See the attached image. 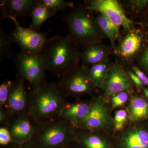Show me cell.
<instances>
[{
    "mask_svg": "<svg viewBox=\"0 0 148 148\" xmlns=\"http://www.w3.org/2000/svg\"><path fill=\"white\" fill-rule=\"evenodd\" d=\"M9 19L12 20L15 25L10 36L12 42L19 46L21 50L42 54L47 40L46 35L21 27L16 18L10 17Z\"/></svg>",
    "mask_w": 148,
    "mask_h": 148,
    "instance_id": "9c48e42d",
    "label": "cell"
},
{
    "mask_svg": "<svg viewBox=\"0 0 148 148\" xmlns=\"http://www.w3.org/2000/svg\"><path fill=\"white\" fill-rule=\"evenodd\" d=\"M141 24L140 27L143 28V30L148 35V10L145 16L142 21L139 22Z\"/></svg>",
    "mask_w": 148,
    "mask_h": 148,
    "instance_id": "836d02e7",
    "label": "cell"
},
{
    "mask_svg": "<svg viewBox=\"0 0 148 148\" xmlns=\"http://www.w3.org/2000/svg\"><path fill=\"white\" fill-rule=\"evenodd\" d=\"M65 148H82L76 143V141L71 143V145H69L68 147Z\"/></svg>",
    "mask_w": 148,
    "mask_h": 148,
    "instance_id": "d590c367",
    "label": "cell"
},
{
    "mask_svg": "<svg viewBox=\"0 0 148 148\" xmlns=\"http://www.w3.org/2000/svg\"><path fill=\"white\" fill-rule=\"evenodd\" d=\"M134 86L126 68L116 61L112 62L102 88L105 97L108 98L118 92L131 90Z\"/></svg>",
    "mask_w": 148,
    "mask_h": 148,
    "instance_id": "7c38bea8",
    "label": "cell"
},
{
    "mask_svg": "<svg viewBox=\"0 0 148 148\" xmlns=\"http://www.w3.org/2000/svg\"><path fill=\"white\" fill-rule=\"evenodd\" d=\"M129 69H131L132 71L135 73V75L143 82L144 86H148V77L140 67H138L136 64H135L131 66Z\"/></svg>",
    "mask_w": 148,
    "mask_h": 148,
    "instance_id": "4dcf8cb0",
    "label": "cell"
},
{
    "mask_svg": "<svg viewBox=\"0 0 148 148\" xmlns=\"http://www.w3.org/2000/svg\"><path fill=\"white\" fill-rule=\"evenodd\" d=\"M114 148H148V132L142 127H129L119 136Z\"/></svg>",
    "mask_w": 148,
    "mask_h": 148,
    "instance_id": "9a60e30c",
    "label": "cell"
},
{
    "mask_svg": "<svg viewBox=\"0 0 148 148\" xmlns=\"http://www.w3.org/2000/svg\"><path fill=\"white\" fill-rule=\"evenodd\" d=\"M76 128L59 118L37 125L30 141L34 148H65L76 141Z\"/></svg>",
    "mask_w": 148,
    "mask_h": 148,
    "instance_id": "277c9868",
    "label": "cell"
},
{
    "mask_svg": "<svg viewBox=\"0 0 148 148\" xmlns=\"http://www.w3.org/2000/svg\"><path fill=\"white\" fill-rule=\"evenodd\" d=\"M91 104V102L84 101L67 103L61 111L59 118L68 122L77 128L79 122L89 112Z\"/></svg>",
    "mask_w": 148,
    "mask_h": 148,
    "instance_id": "e0dca14e",
    "label": "cell"
},
{
    "mask_svg": "<svg viewBox=\"0 0 148 148\" xmlns=\"http://www.w3.org/2000/svg\"><path fill=\"white\" fill-rule=\"evenodd\" d=\"M37 0H2L0 2L1 19L31 16Z\"/></svg>",
    "mask_w": 148,
    "mask_h": 148,
    "instance_id": "5bb4252c",
    "label": "cell"
},
{
    "mask_svg": "<svg viewBox=\"0 0 148 148\" xmlns=\"http://www.w3.org/2000/svg\"><path fill=\"white\" fill-rule=\"evenodd\" d=\"M128 120L137 122L148 118V102L140 96H135L130 103Z\"/></svg>",
    "mask_w": 148,
    "mask_h": 148,
    "instance_id": "44dd1931",
    "label": "cell"
},
{
    "mask_svg": "<svg viewBox=\"0 0 148 148\" xmlns=\"http://www.w3.org/2000/svg\"><path fill=\"white\" fill-rule=\"evenodd\" d=\"M128 117L127 112L125 110L116 111L114 117L115 127L116 130H121Z\"/></svg>",
    "mask_w": 148,
    "mask_h": 148,
    "instance_id": "83f0119b",
    "label": "cell"
},
{
    "mask_svg": "<svg viewBox=\"0 0 148 148\" xmlns=\"http://www.w3.org/2000/svg\"><path fill=\"white\" fill-rule=\"evenodd\" d=\"M112 62L109 58L88 67L89 76L95 88H103Z\"/></svg>",
    "mask_w": 148,
    "mask_h": 148,
    "instance_id": "7402d4cb",
    "label": "cell"
},
{
    "mask_svg": "<svg viewBox=\"0 0 148 148\" xmlns=\"http://www.w3.org/2000/svg\"><path fill=\"white\" fill-rule=\"evenodd\" d=\"M84 5L93 13H101L114 24L123 27L126 33L140 26V22L132 21L126 15L120 0H85Z\"/></svg>",
    "mask_w": 148,
    "mask_h": 148,
    "instance_id": "52a82bcc",
    "label": "cell"
},
{
    "mask_svg": "<svg viewBox=\"0 0 148 148\" xmlns=\"http://www.w3.org/2000/svg\"><path fill=\"white\" fill-rule=\"evenodd\" d=\"M15 85V81L7 79L0 85V108H3Z\"/></svg>",
    "mask_w": 148,
    "mask_h": 148,
    "instance_id": "484cf974",
    "label": "cell"
},
{
    "mask_svg": "<svg viewBox=\"0 0 148 148\" xmlns=\"http://www.w3.org/2000/svg\"><path fill=\"white\" fill-rule=\"evenodd\" d=\"M39 1L55 12L59 11L64 12L67 8L73 9L75 6L73 2L64 0H39Z\"/></svg>",
    "mask_w": 148,
    "mask_h": 148,
    "instance_id": "d4e9b609",
    "label": "cell"
},
{
    "mask_svg": "<svg viewBox=\"0 0 148 148\" xmlns=\"http://www.w3.org/2000/svg\"><path fill=\"white\" fill-rule=\"evenodd\" d=\"M56 14V12L38 1L36 5L32 12L31 15L32 23L29 28L38 32L42 24L48 19L55 16Z\"/></svg>",
    "mask_w": 148,
    "mask_h": 148,
    "instance_id": "603a6c76",
    "label": "cell"
},
{
    "mask_svg": "<svg viewBox=\"0 0 148 148\" xmlns=\"http://www.w3.org/2000/svg\"><path fill=\"white\" fill-rule=\"evenodd\" d=\"M18 74L25 79L29 88H32L47 80V70L42 54L21 50L14 58Z\"/></svg>",
    "mask_w": 148,
    "mask_h": 148,
    "instance_id": "8992f818",
    "label": "cell"
},
{
    "mask_svg": "<svg viewBox=\"0 0 148 148\" xmlns=\"http://www.w3.org/2000/svg\"><path fill=\"white\" fill-rule=\"evenodd\" d=\"M148 35L141 27L126 33L114 49L115 61L125 68L135 65L148 45Z\"/></svg>",
    "mask_w": 148,
    "mask_h": 148,
    "instance_id": "5b68a950",
    "label": "cell"
},
{
    "mask_svg": "<svg viewBox=\"0 0 148 148\" xmlns=\"http://www.w3.org/2000/svg\"><path fill=\"white\" fill-rule=\"evenodd\" d=\"M96 14L95 18L99 28L105 37L110 40V45L114 49L116 46V42L117 41L119 42L123 37L120 31V27L111 22L102 14Z\"/></svg>",
    "mask_w": 148,
    "mask_h": 148,
    "instance_id": "d6986e66",
    "label": "cell"
},
{
    "mask_svg": "<svg viewBox=\"0 0 148 148\" xmlns=\"http://www.w3.org/2000/svg\"><path fill=\"white\" fill-rule=\"evenodd\" d=\"M16 78L14 87L3 108L8 118L30 113V97L28 84L19 74L16 75Z\"/></svg>",
    "mask_w": 148,
    "mask_h": 148,
    "instance_id": "30bf717a",
    "label": "cell"
},
{
    "mask_svg": "<svg viewBox=\"0 0 148 148\" xmlns=\"http://www.w3.org/2000/svg\"><path fill=\"white\" fill-rule=\"evenodd\" d=\"M69 36L81 48L84 49L94 44L102 42L105 38L95 16L84 4L78 3L64 18Z\"/></svg>",
    "mask_w": 148,
    "mask_h": 148,
    "instance_id": "3957f363",
    "label": "cell"
},
{
    "mask_svg": "<svg viewBox=\"0 0 148 148\" xmlns=\"http://www.w3.org/2000/svg\"><path fill=\"white\" fill-rule=\"evenodd\" d=\"M7 128L12 142L19 145L30 142L37 124L30 113L8 118L1 124Z\"/></svg>",
    "mask_w": 148,
    "mask_h": 148,
    "instance_id": "8fae6325",
    "label": "cell"
},
{
    "mask_svg": "<svg viewBox=\"0 0 148 148\" xmlns=\"http://www.w3.org/2000/svg\"><path fill=\"white\" fill-rule=\"evenodd\" d=\"M88 68L78 66L62 77L58 83L66 97L90 94L95 89L89 76Z\"/></svg>",
    "mask_w": 148,
    "mask_h": 148,
    "instance_id": "ba28073f",
    "label": "cell"
},
{
    "mask_svg": "<svg viewBox=\"0 0 148 148\" xmlns=\"http://www.w3.org/2000/svg\"><path fill=\"white\" fill-rule=\"evenodd\" d=\"M30 113L37 125L58 119L68 103L58 83L46 80L29 88Z\"/></svg>",
    "mask_w": 148,
    "mask_h": 148,
    "instance_id": "6da1fadb",
    "label": "cell"
},
{
    "mask_svg": "<svg viewBox=\"0 0 148 148\" xmlns=\"http://www.w3.org/2000/svg\"><path fill=\"white\" fill-rule=\"evenodd\" d=\"M80 48L69 35L47 39L42 56L47 70L62 77L79 66Z\"/></svg>",
    "mask_w": 148,
    "mask_h": 148,
    "instance_id": "7a4b0ae2",
    "label": "cell"
},
{
    "mask_svg": "<svg viewBox=\"0 0 148 148\" xmlns=\"http://www.w3.org/2000/svg\"><path fill=\"white\" fill-rule=\"evenodd\" d=\"M126 15L135 21L136 19L143 20L148 10V0H120Z\"/></svg>",
    "mask_w": 148,
    "mask_h": 148,
    "instance_id": "ffe728a7",
    "label": "cell"
},
{
    "mask_svg": "<svg viewBox=\"0 0 148 148\" xmlns=\"http://www.w3.org/2000/svg\"><path fill=\"white\" fill-rule=\"evenodd\" d=\"M10 133L5 126L1 125L0 127V146L7 145L11 143Z\"/></svg>",
    "mask_w": 148,
    "mask_h": 148,
    "instance_id": "f546056e",
    "label": "cell"
},
{
    "mask_svg": "<svg viewBox=\"0 0 148 148\" xmlns=\"http://www.w3.org/2000/svg\"><path fill=\"white\" fill-rule=\"evenodd\" d=\"M143 89L145 95L148 98V86L147 88H144Z\"/></svg>",
    "mask_w": 148,
    "mask_h": 148,
    "instance_id": "8d00e7d4",
    "label": "cell"
},
{
    "mask_svg": "<svg viewBox=\"0 0 148 148\" xmlns=\"http://www.w3.org/2000/svg\"><path fill=\"white\" fill-rule=\"evenodd\" d=\"M127 73L134 86L138 90H140L144 88V85L140 79L135 75L132 70L129 68H126Z\"/></svg>",
    "mask_w": 148,
    "mask_h": 148,
    "instance_id": "1f68e13d",
    "label": "cell"
},
{
    "mask_svg": "<svg viewBox=\"0 0 148 148\" xmlns=\"http://www.w3.org/2000/svg\"><path fill=\"white\" fill-rule=\"evenodd\" d=\"M0 148H34L31 145L30 142L25 143L22 145H19L15 143H11L7 145L1 146Z\"/></svg>",
    "mask_w": 148,
    "mask_h": 148,
    "instance_id": "d6a6232c",
    "label": "cell"
},
{
    "mask_svg": "<svg viewBox=\"0 0 148 148\" xmlns=\"http://www.w3.org/2000/svg\"><path fill=\"white\" fill-rule=\"evenodd\" d=\"M110 121L108 107L101 99H95L91 102L89 112L79 122L77 128L94 132L106 127Z\"/></svg>",
    "mask_w": 148,
    "mask_h": 148,
    "instance_id": "4fadbf2b",
    "label": "cell"
},
{
    "mask_svg": "<svg viewBox=\"0 0 148 148\" xmlns=\"http://www.w3.org/2000/svg\"><path fill=\"white\" fill-rule=\"evenodd\" d=\"M113 54L114 49L110 45H106L103 42L94 44L81 51L82 66L90 67L108 60L109 56Z\"/></svg>",
    "mask_w": 148,
    "mask_h": 148,
    "instance_id": "2e32d148",
    "label": "cell"
},
{
    "mask_svg": "<svg viewBox=\"0 0 148 148\" xmlns=\"http://www.w3.org/2000/svg\"><path fill=\"white\" fill-rule=\"evenodd\" d=\"M135 64L140 69L148 72V45L138 57Z\"/></svg>",
    "mask_w": 148,
    "mask_h": 148,
    "instance_id": "f1b7e54d",
    "label": "cell"
},
{
    "mask_svg": "<svg viewBox=\"0 0 148 148\" xmlns=\"http://www.w3.org/2000/svg\"><path fill=\"white\" fill-rule=\"evenodd\" d=\"M76 142L82 148H114L110 143L92 131L76 128Z\"/></svg>",
    "mask_w": 148,
    "mask_h": 148,
    "instance_id": "ac0fdd59",
    "label": "cell"
},
{
    "mask_svg": "<svg viewBox=\"0 0 148 148\" xmlns=\"http://www.w3.org/2000/svg\"><path fill=\"white\" fill-rule=\"evenodd\" d=\"M12 42L10 37L8 36L0 25V61L12 57Z\"/></svg>",
    "mask_w": 148,
    "mask_h": 148,
    "instance_id": "cb8c5ba5",
    "label": "cell"
},
{
    "mask_svg": "<svg viewBox=\"0 0 148 148\" xmlns=\"http://www.w3.org/2000/svg\"><path fill=\"white\" fill-rule=\"evenodd\" d=\"M8 118L7 114L5 110L3 108H0V124H1Z\"/></svg>",
    "mask_w": 148,
    "mask_h": 148,
    "instance_id": "e575fe53",
    "label": "cell"
},
{
    "mask_svg": "<svg viewBox=\"0 0 148 148\" xmlns=\"http://www.w3.org/2000/svg\"><path fill=\"white\" fill-rule=\"evenodd\" d=\"M129 91H121L112 95V106L113 108L123 106L127 102L129 98Z\"/></svg>",
    "mask_w": 148,
    "mask_h": 148,
    "instance_id": "4316f807",
    "label": "cell"
}]
</instances>
